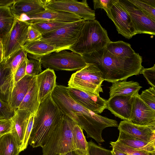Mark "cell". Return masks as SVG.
<instances>
[{"label": "cell", "mask_w": 155, "mask_h": 155, "mask_svg": "<svg viewBox=\"0 0 155 155\" xmlns=\"http://www.w3.org/2000/svg\"><path fill=\"white\" fill-rule=\"evenodd\" d=\"M67 87L57 85L51 93L52 99L63 114L72 120L98 143L104 142L102 133L108 127H118L117 121L84 107L71 97Z\"/></svg>", "instance_id": "6da1fadb"}, {"label": "cell", "mask_w": 155, "mask_h": 155, "mask_svg": "<svg viewBox=\"0 0 155 155\" xmlns=\"http://www.w3.org/2000/svg\"><path fill=\"white\" fill-rule=\"evenodd\" d=\"M81 55L87 64H93L101 71L104 81L112 83L138 75L143 68L142 57L138 53L132 58H124L104 48Z\"/></svg>", "instance_id": "7a4b0ae2"}, {"label": "cell", "mask_w": 155, "mask_h": 155, "mask_svg": "<svg viewBox=\"0 0 155 155\" xmlns=\"http://www.w3.org/2000/svg\"><path fill=\"white\" fill-rule=\"evenodd\" d=\"M63 115L50 93L39 103L34 114L28 144L33 148L44 146Z\"/></svg>", "instance_id": "3957f363"}, {"label": "cell", "mask_w": 155, "mask_h": 155, "mask_svg": "<svg viewBox=\"0 0 155 155\" xmlns=\"http://www.w3.org/2000/svg\"><path fill=\"white\" fill-rule=\"evenodd\" d=\"M110 41L97 20L85 21L78 39L69 50L81 55L88 53L105 48Z\"/></svg>", "instance_id": "277c9868"}, {"label": "cell", "mask_w": 155, "mask_h": 155, "mask_svg": "<svg viewBox=\"0 0 155 155\" xmlns=\"http://www.w3.org/2000/svg\"><path fill=\"white\" fill-rule=\"evenodd\" d=\"M76 124L70 117L63 114L46 144L41 147L42 155H61L76 150L72 130Z\"/></svg>", "instance_id": "5b68a950"}, {"label": "cell", "mask_w": 155, "mask_h": 155, "mask_svg": "<svg viewBox=\"0 0 155 155\" xmlns=\"http://www.w3.org/2000/svg\"><path fill=\"white\" fill-rule=\"evenodd\" d=\"M28 56L30 58L39 60L44 68L54 70L77 71L87 64L81 54L66 50L54 51L39 57L28 53Z\"/></svg>", "instance_id": "8992f818"}, {"label": "cell", "mask_w": 155, "mask_h": 155, "mask_svg": "<svg viewBox=\"0 0 155 155\" xmlns=\"http://www.w3.org/2000/svg\"><path fill=\"white\" fill-rule=\"evenodd\" d=\"M104 81L102 74L94 65L87 64L71 76L68 87L100 96L103 92L102 84Z\"/></svg>", "instance_id": "52a82bcc"}, {"label": "cell", "mask_w": 155, "mask_h": 155, "mask_svg": "<svg viewBox=\"0 0 155 155\" xmlns=\"http://www.w3.org/2000/svg\"><path fill=\"white\" fill-rule=\"evenodd\" d=\"M85 21L81 19L67 23L54 31L42 35L40 40L54 46L56 51L69 50L78 39Z\"/></svg>", "instance_id": "ba28073f"}, {"label": "cell", "mask_w": 155, "mask_h": 155, "mask_svg": "<svg viewBox=\"0 0 155 155\" xmlns=\"http://www.w3.org/2000/svg\"><path fill=\"white\" fill-rule=\"evenodd\" d=\"M45 6L48 10L74 14L85 21L95 19V11L90 7L86 0H45Z\"/></svg>", "instance_id": "9c48e42d"}, {"label": "cell", "mask_w": 155, "mask_h": 155, "mask_svg": "<svg viewBox=\"0 0 155 155\" xmlns=\"http://www.w3.org/2000/svg\"><path fill=\"white\" fill-rule=\"evenodd\" d=\"M30 25L15 19L12 29L2 40L3 59L6 60L12 54L23 48L27 41L28 30Z\"/></svg>", "instance_id": "30bf717a"}, {"label": "cell", "mask_w": 155, "mask_h": 155, "mask_svg": "<svg viewBox=\"0 0 155 155\" xmlns=\"http://www.w3.org/2000/svg\"><path fill=\"white\" fill-rule=\"evenodd\" d=\"M130 15L137 34L155 35V21L144 14L128 0H118Z\"/></svg>", "instance_id": "8fae6325"}, {"label": "cell", "mask_w": 155, "mask_h": 155, "mask_svg": "<svg viewBox=\"0 0 155 155\" xmlns=\"http://www.w3.org/2000/svg\"><path fill=\"white\" fill-rule=\"evenodd\" d=\"M16 19L30 25L46 22H59L69 23L77 21L81 19L74 14L62 12L52 11L46 9L44 11L27 15L22 14Z\"/></svg>", "instance_id": "7c38bea8"}, {"label": "cell", "mask_w": 155, "mask_h": 155, "mask_svg": "<svg viewBox=\"0 0 155 155\" xmlns=\"http://www.w3.org/2000/svg\"><path fill=\"white\" fill-rule=\"evenodd\" d=\"M113 22L118 34L130 39L137 34L130 17L118 0H114L109 18Z\"/></svg>", "instance_id": "4fadbf2b"}, {"label": "cell", "mask_w": 155, "mask_h": 155, "mask_svg": "<svg viewBox=\"0 0 155 155\" xmlns=\"http://www.w3.org/2000/svg\"><path fill=\"white\" fill-rule=\"evenodd\" d=\"M118 129V138L128 137L147 142L155 141V125H140L123 120L120 122Z\"/></svg>", "instance_id": "5bb4252c"}, {"label": "cell", "mask_w": 155, "mask_h": 155, "mask_svg": "<svg viewBox=\"0 0 155 155\" xmlns=\"http://www.w3.org/2000/svg\"><path fill=\"white\" fill-rule=\"evenodd\" d=\"M130 102L132 109L130 121L140 125H155V110L141 99L139 94L133 95Z\"/></svg>", "instance_id": "9a60e30c"}, {"label": "cell", "mask_w": 155, "mask_h": 155, "mask_svg": "<svg viewBox=\"0 0 155 155\" xmlns=\"http://www.w3.org/2000/svg\"><path fill=\"white\" fill-rule=\"evenodd\" d=\"M67 88L72 98L87 109L97 114L107 109V100L100 96L75 88L68 87Z\"/></svg>", "instance_id": "2e32d148"}, {"label": "cell", "mask_w": 155, "mask_h": 155, "mask_svg": "<svg viewBox=\"0 0 155 155\" xmlns=\"http://www.w3.org/2000/svg\"><path fill=\"white\" fill-rule=\"evenodd\" d=\"M132 96L116 95L110 97L107 100V108L115 116L130 121L132 109L130 99Z\"/></svg>", "instance_id": "e0dca14e"}, {"label": "cell", "mask_w": 155, "mask_h": 155, "mask_svg": "<svg viewBox=\"0 0 155 155\" xmlns=\"http://www.w3.org/2000/svg\"><path fill=\"white\" fill-rule=\"evenodd\" d=\"M14 84V76L6 60L0 58V99L10 106Z\"/></svg>", "instance_id": "ac0fdd59"}, {"label": "cell", "mask_w": 155, "mask_h": 155, "mask_svg": "<svg viewBox=\"0 0 155 155\" xmlns=\"http://www.w3.org/2000/svg\"><path fill=\"white\" fill-rule=\"evenodd\" d=\"M56 78L54 70L49 68H47L36 76L39 103L54 90L57 85Z\"/></svg>", "instance_id": "d6986e66"}, {"label": "cell", "mask_w": 155, "mask_h": 155, "mask_svg": "<svg viewBox=\"0 0 155 155\" xmlns=\"http://www.w3.org/2000/svg\"><path fill=\"white\" fill-rule=\"evenodd\" d=\"M45 0H15L9 8L15 18L22 14L29 15L46 10Z\"/></svg>", "instance_id": "ffe728a7"}, {"label": "cell", "mask_w": 155, "mask_h": 155, "mask_svg": "<svg viewBox=\"0 0 155 155\" xmlns=\"http://www.w3.org/2000/svg\"><path fill=\"white\" fill-rule=\"evenodd\" d=\"M36 78V76L26 75L14 84L10 101V106L14 110L18 109Z\"/></svg>", "instance_id": "44dd1931"}, {"label": "cell", "mask_w": 155, "mask_h": 155, "mask_svg": "<svg viewBox=\"0 0 155 155\" xmlns=\"http://www.w3.org/2000/svg\"><path fill=\"white\" fill-rule=\"evenodd\" d=\"M28 111L17 109L12 117L14 127L12 132L15 137L20 147L22 144L24 136L31 115Z\"/></svg>", "instance_id": "7402d4cb"}, {"label": "cell", "mask_w": 155, "mask_h": 155, "mask_svg": "<svg viewBox=\"0 0 155 155\" xmlns=\"http://www.w3.org/2000/svg\"><path fill=\"white\" fill-rule=\"evenodd\" d=\"M139 84L133 81H127L126 80L112 83L109 87L110 97L116 95H133L138 94L142 88Z\"/></svg>", "instance_id": "603a6c76"}, {"label": "cell", "mask_w": 155, "mask_h": 155, "mask_svg": "<svg viewBox=\"0 0 155 155\" xmlns=\"http://www.w3.org/2000/svg\"><path fill=\"white\" fill-rule=\"evenodd\" d=\"M22 48L27 53L36 57L42 56L56 51L54 46L40 40L27 42Z\"/></svg>", "instance_id": "cb8c5ba5"}, {"label": "cell", "mask_w": 155, "mask_h": 155, "mask_svg": "<svg viewBox=\"0 0 155 155\" xmlns=\"http://www.w3.org/2000/svg\"><path fill=\"white\" fill-rule=\"evenodd\" d=\"M39 104L36 78L18 109L28 111L31 114H35L38 109Z\"/></svg>", "instance_id": "d4e9b609"}, {"label": "cell", "mask_w": 155, "mask_h": 155, "mask_svg": "<svg viewBox=\"0 0 155 155\" xmlns=\"http://www.w3.org/2000/svg\"><path fill=\"white\" fill-rule=\"evenodd\" d=\"M20 147L13 133L0 137V155H19Z\"/></svg>", "instance_id": "484cf974"}, {"label": "cell", "mask_w": 155, "mask_h": 155, "mask_svg": "<svg viewBox=\"0 0 155 155\" xmlns=\"http://www.w3.org/2000/svg\"><path fill=\"white\" fill-rule=\"evenodd\" d=\"M105 48L112 54L124 58H132L137 54L129 43L122 41H110Z\"/></svg>", "instance_id": "4316f807"}, {"label": "cell", "mask_w": 155, "mask_h": 155, "mask_svg": "<svg viewBox=\"0 0 155 155\" xmlns=\"http://www.w3.org/2000/svg\"><path fill=\"white\" fill-rule=\"evenodd\" d=\"M117 140L134 150L155 155V141L147 142L128 137L118 138Z\"/></svg>", "instance_id": "83f0119b"}, {"label": "cell", "mask_w": 155, "mask_h": 155, "mask_svg": "<svg viewBox=\"0 0 155 155\" xmlns=\"http://www.w3.org/2000/svg\"><path fill=\"white\" fill-rule=\"evenodd\" d=\"M15 19L9 8H0V38L2 40L12 29Z\"/></svg>", "instance_id": "f1b7e54d"}, {"label": "cell", "mask_w": 155, "mask_h": 155, "mask_svg": "<svg viewBox=\"0 0 155 155\" xmlns=\"http://www.w3.org/2000/svg\"><path fill=\"white\" fill-rule=\"evenodd\" d=\"M27 53L23 48L15 52L6 60V63L10 68L14 76L19 65L27 59Z\"/></svg>", "instance_id": "f546056e"}, {"label": "cell", "mask_w": 155, "mask_h": 155, "mask_svg": "<svg viewBox=\"0 0 155 155\" xmlns=\"http://www.w3.org/2000/svg\"><path fill=\"white\" fill-rule=\"evenodd\" d=\"M147 16L155 21V0H128Z\"/></svg>", "instance_id": "4dcf8cb0"}, {"label": "cell", "mask_w": 155, "mask_h": 155, "mask_svg": "<svg viewBox=\"0 0 155 155\" xmlns=\"http://www.w3.org/2000/svg\"><path fill=\"white\" fill-rule=\"evenodd\" d=\"M83 130L78 124L74 125L72 130L74 142L76 149L87 152L88 143L83 133Z\"/></svg>", "instance_id": "1f68e13d"}, {"label": "cell", "mask_w": 155, "mask_h": 155, "mask_svg": "<svg viewBox=\"0 0 155 155\" xmlns=\"http://www.w3.org/2000/svg\"><path fill=\"white\" fill-rule=\"evenodd\" d=\"M67 23L59 22H46L35 23L30 25L43 35L54 31Z\"/></svg>", "instance_id": "d6a6232c"}, {"label": "cell", "mask_w": 155, "mask_h": 155, "mask_svg": "<svg viewBox=\"0 0 155 155\" xmlns=\"http://www.w3.org/2000/svg\"><path fill=\"white\" fill-rule=\"evenodd\" d=\"M41 63L38 59L35 58L28 59L26 68V75L36 76L42 72Z\"/></svg>", "instance_id": "836d02e7"}, {"label": "cell", "mask_w": 155, "mask_h": 155, "mask_svg": "<svg viewBox=\"0 0 155 155\" xmlns=\"http://www.w3.org/2000/svg\"><path fill=\"white\" fill-rule=\"evenodd\" d=\"M139 97L141 99L152 109L155 110V88L150 87L142 91Z\"/></svg>", "instance_id": "e575fe53"}, {"label": "cell", "mask_w": 155, "mask_h": 155, "mask_svg": "<svg viewBox=\"0 0 155 155\" xmlns=\"http://www.w3.org/2000/svg\"><path fill=\"white\" fill-rule=\"evenodd\" d=\"M110 147L123 152L127 155H155L138 151L128 147L117 140L110 142Z\"/></svg>", "instance_id": "d590c367"}, {"label": "cell", "mask_w": 155, "mask_h": 155, "mask_svg": "<svg viewBox=\"0 0 155 155\" xmlns=\"http://www.w3.org/2000/svg\"><path fill=\"white\" fill-rule=\"evenodd\" d=\"M87 143V152L91 155H111V150L97 145L91 140Z\"/></svg>", "instance_id": "8d00e7d4"}, {"label": "cell", "mask_w": 155, "mask_h": 155, "mask_svg": "<svg viewBox=\"0 0 155 155\" xmlns=\"http://www.w3.org/2000/svg\"><path fill=\"white\" fill-rule=\"evenodd\" d=\"M15 113L9 104L0 99V120L11 119Z\"/></svg>", "instance_id": "74e56055"}, {"label": "cell", "mask_w": 155, "mask_h": 155, "mask_svg": "<svg viewBox=\"0 0 155 155\" xmlns=\"http://www.w3.org/2000/svg\"><path fill=\"white\" fill-rule=\"evenodd\" d=\"M114 0H94L93 1L94 9L97 8L104 9L109 18L110 15V8Z\"/></svg>", "instance_id": "f35d334b"}, {"label": "cell", "mask_w": 155, "mask_h": 155, "mask_svg": "<svg viewBox=\"0 0 155 155\" xmlns=\"http://www.w3.org/2000/svg\"><path fill=\"white\" fill-rule=\"evenodd\" d=\"M140 74H143L151 87L155 88V64L150 68L143 67Z\"/></svg>", "instance_id": "ab89813d"}, {"label": "cell", "mask_w": 155, "mask_h": 155, "mask_svg": "<svg viewBox=\"0 0 155 155\" xmlns=\"http://www.w3.org/2000/svg\"><path fill=\"white\" fill-rule=\"evenodd\" d=\"M34 114H31L28 126L24 136V137L20 151L21 152L25 150L28 146V141L31 131L34 119Z\"/></svg>", "instance_id": "60d3db41"}, {"label": "cell", "mask_w": 155, "mask_h": 155, "mask_svg": "<svg viewBox=\"0 0 155 155\" xmlns=\"http://www.w3.org/2000/svg\"><path fill=\"white\" fill-rule=\"evenodd\" d=\"M13 127V122L12 118L0 120V135H2L11 132Z\"/></svg>", "instance_id": "b9f144b4"}, {"label": "cell", "mask_w": 155, "mask_h": 155, "mask_svg": "<svg viewBox=\"0 0 155 155\" xmlns=\"http://www.w3.org/2000/svg\"><path fill=\"white\" fill-rule=\"evenodd\" d=\"M42 37L41 33L30 25L28 30L27 42H31L40 40Z\"/></svg>", "instance_id": "7bdbcfd3"}, {"label": "cell", "mask_w": 155, "mask_h": 155, "mask_svg": "<svg viewBox=\"0 0 155 155\" xmlns=\"http://www.w3.org/2000/svg\"><path fill=\"white\" fill-rule=\"evenodd\" d=\"M28 59V58L25 60L17 69L14 77L15 84L26 75V68Z\"/></svg>", "instance_id": "ee69618b"}, {"label": "cell", "mask_w": 155, "mask_h": 155, "mask_svg": "<svg viewBox=\"0 0 155 155\" xmlns=\"http://www.w3.org/2000/svg\"><path fill=\"white\" fill-rule=\"evenodd\" d=\"M15 0H0V8H9Z\"/></svg>", "instance_id": "f6af8a7d"}, {"label": "cell", "mask_w": 155, "mask_h": 155, "mask_svg": "<svg viewBox=\"0 0 155 155\" xmlns=\"http://www.w3.org/2000/svg\"><path fill=\"white\" fill-rule=\"evenodd\" d=\"M87 152L78 149H76L61 155H87Z\"/></svg>", "instance_id": "bcb514c9"}, {"label": "cell", "mask_w": 155, "mask_h": 155, "mask_svg": "<svg viewBox=\"0 0 155 155\" xmlns=\"http://www.w3.org/2000/svg\"><path fill=\"white\" fill-rule=\"evenodd\" d=\"M111 155H127L125 153L120 151L114 148H112L111 150Z\"/></svg>", "instance_id": "7dc6e473"}, {"label": "cell", "mask_w": 155, "mask_h": 155, "mask_svg": "<svg viewBox=\"0 0 155 155\" xmlns=\"http://www.w3.org/2000/svg\"><path fill=\"white\" fill-rule=\"evenodd\" d=\"M3 57V46L2 40L0 38V58L2 60Z\"/></svg>", "instance_id": "c3c4849f"}, {"label": "cell", "mask_w": 155, "mask_h": 155, "mask_svg": "<svg viewBox=\"0 0 155 155\" xmlns=\"http://www.w3.org/2000/svg\"><path fill=\"white\" fill-rule=\"evenodd\" d=\"M87 155H90V154L88 152H87Z\"/></svg>", "instance_id": "681fc988"}, {"label": "cell", "mask_w": 155, "mask_h": 155, "mask_svg": "<svg viewBox=\"0 0 155 155\" xmlns=\"http://www.w3.org/2000/svg\"><path fill=\"white\" fill-rule=\"evenodd\" d=\"M1 136V135H0V137Z\"/></svg>", "instance_id": "f907efd6"}]
</instances>
